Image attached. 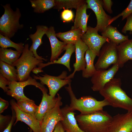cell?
Here are the masks:
<instances>
[{
    "instance_id": "obj_1",
    "label": "cell",
    "mask_w": 132,
    "mask_h": 132,
    "mask_svg": "<svg viewBox=\"0 0 132 132\" xmlns=\"http://www.w3.org/2000/svg\"><path fill=\"white\" fill-rule=\"evenodd\" d=\"M121 79L113 78L107 83L99 92L110 106L132 111V98L121 88Z\"/></svg>"
},
{
    "instance_id": "obj_2",
    "label": "cell",
    "mask_w": 132,
    "mask_h": 132,
    "mask_svg": "<svg viewBox=\"0 0 132 132\" xmlns=\"http://www.w3.org/2000/svg\"><path fill=\"white\" fill-rule=\"evenodd\" d=\"M112 117L103 110L75 116L80 128L85 132H107Z\"/></svg>"
},
{
    "instance_id": "obj_3",
    "label": "cell",
    "mask_w": 132,
    "mask_h": 132,
    "mask_svg": "<svg viewBox=\"0 0 132 132\" xmlns=\"http://www.w3.org/2000/svg\"><path fill=\"white\" fill-rule=\"evenodd\" d=\"M65 88L70 98L69 108L73 111L77 110L81 114H88L103 110L104 107L110 106L105 99L98 101L90 96H84L77 99L72 90L71 83Z\"/></svg>"
},
{
    "instance_id": "obj_4",
    "label": "cell",
    "mask_w": 132,
    "mask_h": 132,
    "mask_svg": "<svg viewBox=\"0 0 132 132\" xmlns=\"http://www.w3.org/2000/svg\"><path fill=\"white\" fill-rule=\"evenodd\" d=\"M4 12L0 18V33L10 39L18 31L22 29L23 25L19 23L21 14L19 9L15 11L11 8L9 4L2 5Z\"/></svg>"
},
{
    "instance_id": "obj_5",
    "label": "cell",
    "mask_w": 132,
    "mask_h": 132,
    "mask_svg": "<svg viewBox=\"0 0 132 132\" xmlns=\"http://www.w3.org/2000/svg\"><path fill=\"white\" fill-rule=\"evenodd\" d=\"M43 62L36 58L30 50L29 44H25L21 56L12 65L16 67L18 81L27 80L33 69Z\"/></svg>"
},
{
    "instance_id": "obj_6",
    "label": "cell",
    "mask_w": 132,
    "mask_h": 132,
    "mask_svg": "<svg viewBox=\"0 0 132 132\" xmlns=\"http://www.w3.org/2000/svg\"><path fill=\"white\" fill-rule=\"evenodd\" d=\"M117 45L110 41L103 45L94 65L96 70L106 69L111 65L117 64L118 57Z\"/></svg>"
},
{
    "instance_id": "obj_7",
    "label": "cell",
    "mask_w": 132,
    "mask_h": 132,
    "mask_svg": "<svg viewBox=\"0 0 132 132\" xmlns=\"http://www.w3.org/2000/svg\"><path fill=\"white\" fill-rule=\"evenodd\" d=\"M66 71H64L57 76L45 74L42 75V76L34 75L33 77L36 80H39L42 85H46L49 89V95L55 97L56 94L61 88L71 83V79L68 77Z\"/></svg>"
},
{
    "instance_id": "obj_8",
    "label": "cell",
    "mask_w": 132,
    "mask_h": 132,
    "mask_svg": "<svg viewBox=\"0 0 132 132\" xmlns=\"http://www.w3.org/2000/svg\"><path fill=\"white\" fill-rule=\"evenodd\" d=\"M58 99L55 106L45 114L41 123V132H53L59 121L64 119L61 106L62 105V97L57 94Z\"/></svg>"
},
{
    "instance_id": "obj_9",
    "label": "cell",
    "mask_w": 132,
    "mask_h": 132,
    "mask_svg": "<svg viewBox=\"0 0 132 132\" xmlns=\"http://www.w3.org/2000/svg\"><path fill=\"white\" fill-rule=\"evenodd\" d=\"M98 32L95 27L88 26L87 31L82 35L81 38L82 41L98 56L103 45L110 41L108 38L99 35Z\"/></svg>"
},
{
    "instance_id": "obj_10",
    "label": "cell",
    "mask_w": 132,
    "mask_h": 132,
    "mask_svg": "<svg viewBox=\"0 0 132 132\" xmlns=\"http://www.w3.org/2000/svg\"><path fill=\"white\" fill-rule=\"evenodd\" d=\"M118 64L114 65L108 70H97L91 77V81L92 84V89L94 91L99 92L114 77L120 68Z\"/></svg>"
},
{
    "instance_id": "obj_11",
    "label": "cell",
    "mask_w": 132,
    "mask_h": 132,
    "mask_svg": "<svg viewBox=\"0 0 132 132\" xmlns=\"http://www.w3.org/2000/svg\"><path fill=\"white\" fill-rule=\"evenodd\" d=\"M87 9L92 10L96 16L97 24L95 28L100 32L104 31L108 26V23L112 18L104 11L102 0H87Z\"/></svg>"
},
{
    "instance_id": "obj_12",
    "label": "cell",
    "mask_w": 132,
    "mask_h": 132,
    "mask_svg": "<svg viewBox=\"0 0 132 132\" xmlns=\"http://www.w3.org/2000/svg\"><path fill=\"white\" fill-rule=\"evenodd\" d=\"M29 85L34 86L40 89L44 86L35 79L30 76L25 81L10 82L7 87L8 90L6 92L7 94L13 97L17 100L21 99L31 100L32 99L26 97L23 93L24 88Z\"/></svg>"
},
{
    "instance_id": "obj_13",
    "label": "cell",
    "mask_w": 132,
    "mask_h": 132,
    "mask_svg": "<svg viewBox=\"0 0 132 132\" xmlns=\"http://www.w3.org/2000/svg\"><path fill=\"white\" fill-rule=\"evenodd\" d=\"M107 132H132V111L112 117Z\"/></svg>"
},
{
    "instance_id": "obj_14",
    "label": "cell",
    "mask_w": 132,
    "mask_h": 132,
    "mask_svg": "<svg viewBox=\"0 0 132 132\" xmlns=\"http://www.w3.org/2000/svg\"><path fill=\"white\" fill-rule=\"evenodd\" d=\"M10 103L16 114V119L14 125L18 121H21L28 126L33 132H41V123L35 117L22 110L14 100H11Z\"/></svg>"
},
{
    "instance_id": "obj_15",
    "label": "cell",
    "mask_w": 132,
    "mask_h": 132,
    "mask_svg": "<svg viewBox=\"0 0 132 132\" xmlns=\"http://www.w3.org/2000/svg\"><path fill=\"white\" fill-rule=\"evenodd\" d=\"M42 93V97L41 102L35 115L36 118L40 122L46 113L55 105L58 99L48 94L47 89L44 86L40 89Z\"/></svg>"
},
{
    "instance_id": "obj_16",
    "label": "cell",
    "mask_w": 132,
    "mask_h": 132,
    "mask_svg": "<svg viewBox=\"0 0 132 132\" xmlns=\"http://www.w3.org/2000/svg\"><path fill=\"white\" fill-rule=\"evenodd\" d=\"M54 27L48 28L45 33L49 39L51 47V54L50 62L56 60L63 51L65 50L67 44L59 41L57 38Z\"/></svg>"
},
{
    "instance_id": "obj_17",
    "label": "cell",
    "mask_w": 132,
    "mask_h": 132,
    "mask_svg": "<svg viewBox=\"0 0 132 132\" xmlns=\"http://www.w3.org/2000/svg\"><path fill=\"white\" fill-rule=\"evenodd\" d=\"M76 60L73 64L74 68L73 73L68 76L71 79L73 78L75 73L77 71H82L86 68V63L84 55L88 47L82 41L81 39L79 40L75 44Z\"/></svg>"
},
{
    "instance_id": "obj_18",
    "label": "cell",
    "mask_w": 132,
    "mask_h": 132,
    "mask_svg": "<svg viewBox=\"0 0 132 132\" xmlns=\"http://www.w3.org/2000/svg\"><path fill=\"white\" fill-rule=\"evenodd\" d=\"M64 118L61 122L65 131L68 132H85L79 127L75 118V113L66 105L61 109Z\"/></svg>"
},
{
    "instance_id": "obj_19",
    "label": "cell",
    "mask_w": 132,
    "mask_h": 132,
    "mask_svg": "<svg viewBox=\"0 0 132 132\" xmlns=\"http://www.w3.org/2000/svg\"><path fill=\"white\" fill-rule=\"evenodd\" d=\"M48 28L43 25H38L36 26V31L33 34H30L29 37L31 39L32 44L29 48L35 56L38 59L46 61L47 60L38 55L37 53V50L43 43L42 38L43 35L45 34Z\"/></svg>"
},
{
    "instance_id": "obj_20",
    "label": "cell",
    "mask_w": 132,
    "mask_h": 132,
    "mask_svg": "<svg viewBox=\"0 0 132 132\" xmlns=\"http://www.w3.org/2000/svg\"><path fill=\"white\" fill-rule=\"evenodd\" d=\"M118 54L117 64L122 68L128 60H132V38L124 41L117 45Z\"/></svg>"
},
{
    "instance_id": "obj_21",
    "label": "cell",
    "mask_w": 132,
    "mask_h": 132,
    "mask_svg": "<svg viewBox=\"0 0 132 132\" xmlns=\"http://www.w3.org/2000/svg\"><path fill=\"white\" fill-rule=\"evenodd\" d=\"M87 3L80 6L77 10L74 24L71 30L79 29L82 31V35L87 31V22L89 15L87 14Z\"/></svg>"
},
{
    "instance_id": "obj_22",
    "label": "cell",
    "mask_w": 132,
    "mask_h": 132,
    "mask_svg": "<svg viewBox=\"0 0 132 132\" xmlns=\"http://www.w3.org/2000/svg\"><path fill=\"white\" fill-rule=\"evenodd\" d=\"M75 44H67L65 49L66 52L61 57L53 62H48L44 64L42 63L38 66L42 69L45 66L53 64H61L64 65L68 69L69 71H71L70 66V60L72 54L75 51Z\"/></svg>"
},
{
    "instance_id": "obj_23",
    "label": "cell",
    "mask_w": 132,
    "mask_h": 132,
    "mask_svg": "<svg viewBox=\"0 0 132 132\" xmlns=\"http://www.w3.org/2000/svg\"><path fill=\"white\" fill-rule=\"evenodd\" d=\"M101 34L102 36L108 38L110 41L117 45L129 39L128 36L122 34L116 27L110 25L108 26Z\"/></svg>"
},
{
    "instance_id": "obj_24",
    "label": "cell",
    "mask_w": 132,
    "mask_h": 132,
    "mask_svg": "<svg viewBox=\"0 0 132 132\" xmlns=\"http://www.w3.org/2000/svg\"><path fill=\"white\" fill-rule=\"evenodd\" d=\"M96 56V54L88 48L85 53L86 66L82 71V75L83 77H91L96 72L97 70L94 65V61Z\"/></svg>"
},
{
    "instance_id": "obj_25",
    "label": "cell",
    "mask_w": 132,
    "mask_h": 132,
    "mask_svg": "<svg viewBox=\"0 0 132 132\" xmlns=\"http://www.w3.org/2000/svg\"><path fill=\"white\" fill-rule=\"evenodd\" d=\"M82 35V30L79 29L71 30L64 32H59L56 34V37L67 44H74L81 39Z\"/></svg>"
},
{
    "instance_id": "obj_26",
    "label": "cell",
    "mask_w": 132,
    "mask_h": 132,
    "mask_svg": "<svg viewBox=\"0 0 132 132\" xmlns=\"http://www.w3.org/2000/svg\"><path fill=\"white\" fill-rule=\"evenodd\" d=\"M0 74L10 82L17 81V71L14 66L0 61Z\"/></svg>"
},
{
    "instance_id": "obj_27",
    "label": "cell",
    "mask_w": 132,
    "mask_h": 132,
    "mask_svg": "<svg viewBox=\"0 0 132 132\" xmlns=\"http://www.w3.org/2000/svg\"><path fill=\"white\" fill-rule=\"evenodd\" d=\"M22 53L11 49L0 48V61L12 65L19 58Z\"/></svg>"
},
{
    "instance_id": "obj_28",
    "label": "cell",
    "mask_w": 132,
    "mask_h": 132,
    "mask_svg": "<svg viewBox=\"0 0 132 132\" xmlns=\"http://www.w3.org/2000/svg\"><path fill=\"white\" fill-rule=\"evenodd\" d=\"M34 12L43 13L55 6L54 0H30Z\"/></svg>"
},
{
    "instance_id": "obj_29",
    "label": "cell",
    "mask_w": 132,
    "mask_h": 132,
    "mask_svg": "<svg viewBox=\"0 0 132 132\" xmlns=\"http://www.w3.org/2000/svg\"><path fill=\"white\" fill-rule=\"evenodd\" d=\"M54 9L58 11L64 9L74 8L76 10L82 4L86 3L84 0H54Z\"/></svg>"
},
{
    "instance_id": "obj_30",
    "label": "cell",
    "mask_w": 132,
    "mask_h": 132,
    "mask_svg": "<svg viewBox=\"0 0 132 132\" xmlns=\"http://www.w3.org/2000/svg\"><path fill=\"white\" fill-rule=\"evenodd\" d=\"M17 101L18 106L22 110L35 117L38 106L34 103V101L23 99Z\"/></svg>"
},
{
    "instance_id": "obj_31",
    "label": "cell",
    "mask_w": 132,
    "mask_h": 132,
    "mask_svg": "<svg viewBox=\"0 0 132 132\" xmlns=\"http://www.w3.org/2000/svg\"><path fill=\"white\" fill-rule=\"evenodd\" d=\"M0 46L1 48L7 49L9 47H12L16 50L22 53L24 46L22 42L15 43L10 39L0 34Z\"/></svg>"
},
{
    "instance_id": "obj_32",
    "label": "cell",
    "mask_w": 132,
    "mask_h": 132,
    "mask_svg": "<svg viewBox=\"0 0 132 132\" xmlns=\"http://www.w3.org/2000/svg\"><path fill=\"white\" fill-rule=\"evenodd\" d=\"M132 14V0H131L127 7L121 13L112 18L108 23V26L111 24L119 17L122 16V21H123Z\"/></svg>"
},
{
    "instance_id": "obj_33",
    "label": "cell",
    "mask_w": 132,
    "mask_h": 132,
    "mask_svg": "<svg viewBox=\"0 0 132 132\" xmlns=\"http://www.w3.org/2000/svg\"><path fill=\"white\" fill-rule=\"evenodd\" d=\"M61 16L64 22H69L73 20L74 15L71 10L66 9L61 12Z\"/></svg>"
},
{
    "instance_id": "obj_34",
    "label": "cell",
    "mask_w": 132,
    "mask_h": 132,
    "mask_svg": "<svg viewBox=\"0 0 132 132\" xmlns=\"http://www.w3.org/2000/svg\"><path fill=\"white\" fill-rule=\"evenodd\" d=\"M11 116L10 115L4 116L0 114V132L4 130L7 127L11 119Z\"/></svg>"
},
{
    "instance_id": "obj_35",
    "label": "cell",
    "mask_w": 132,
    "mask_h": 132,
    "mask_svg": "<svg viewBox=\"0 0 132 132\" xmlns=\"http://www.w3.org/2000/svg\"><path fill=\"white\" fill-rule=\"evenodd\" d=\"M128 31H132V14L127 18L126 23L122 29L121 32L125 33Z\"/></svg>"
},
{
    "instance_id": "obj_36",
    "label": "cell",
    "mask_w": 132,
    "mask_h": 132,
    "mask_svg": "<svg viewBox=\"0 0 132 132\" xmlns=\"http://www.w3.org/2000/svg\"><path fill=\"white\" fill-rule=\"evenodd\" d=\"M12 115L11 121L7 127L2 132H11L12 127L14 124V122L16 119L15 112L14 110L11 107Z\"/></svg>"
},
{
    "instance_id": "obj_37",
    "label": "cell",
    "mask_w": 132,
    "mask_h": 132,
    "mask_svg": "<svg viewBox=\"0 0 132 132\" xmlns=\"http://www.w3.org/2000/svg\"><path fill=\"white\" fill-rule=\"evenodd\" d=\"M10 82L0 74V87L4 92H7L8 89L6 85H8Z\"/></svg>"
},
{
    "instance_id": "obj_38",
    "label": "cell",
    "mask_w": 132,
    "mask_h": 132,
    "mask_svg": "<svg viewBox=\"0 0 132 132\" xmlns=\"http://www.w3.org/2000/svg\"><path fill=\"white\" fill-rule=\"evenodd\" d=\"M102 1L103 8L109 13H112V11L111 9L113 4L112 1L111 0H103Z\"/></svg>"
},
{
    "instance_id": "obj_39",
    "label": "cell",
    "mask_w": 132,
    "mask_h": 132,
    "mask_svg": "<svg viewBox=\"0 0 132 132\" xmlns=\"http://www.w3.org/2000/svg\"><path fill=\"white\" fill-rule=\"evenodd\" d=\"M9 105V102L6 100L0 98V114H1L7 109Z\"/></svg>"
},
{
    "instance_id": "obj_40",
    "label": "cell",
    "mask_w": 132,
    "mask_h": 132,
    "mask_svg": "<svg viewBox=\"0 0 132 132\" xmlns=\"http://www.w3.org/2000/svg\"><path fill=\"white\" fill-rule=\"evenodd\" d=\"M65 131L61 121H59L56 126L53 132H65Z\"/></svg>"
},
{
    "instance_id": "obj_41",
    "label": "cell",
    "mask_w": 132,
    "mask_h": 132,
    "mask_svg": "<svg viewBox=\"0 0 132 132\" xmlns=\"http://www.w3.org/2000/svg\"><path fill=\"white\" fill-rule=\"evenodd\" d=\"M42 69L39 67H35L33 69L32 71L33 73L37 74L39 73L43 72V71Z\"/></svg>"
},
{
    "instance_id": "obj_42",
    "label": "cell",
    "mask_w": 132,
    "mask_h": 132,
    "mask_svg": "<svg viewBox=\"0 0 132 132\" xmlns=\"http://www.w3.org/2000/svg\"><path fill=\"white\" fill-rule=\"evenodd\" d=\"M68 132L66 131V132Z\"/></svg>"
},
{
    "instance_id": "obj_43",
    "label": "cell",
    "mask_w": 132,
    "mask_h": 132,
    "mask_svg": "<svg viewBox=\"0 0 132 132\" xmlns=\"http://www.w3.org/2000/svg\"></svg>"
}]
</instances>
